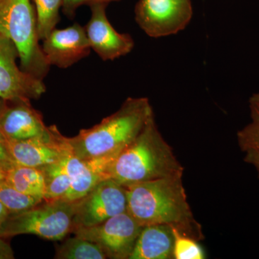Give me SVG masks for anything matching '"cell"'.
Instances as JSON below:
<instances>
[{
    "instance_id": "3",
    "label": "cell",
    "mask_w": 259,
    "mask_h": 259,
    "mask_svg": "<svg viewBox=\"0 0 259 259\" xmlns=\"http://www.w3.org/2000/svg\"><path fill=\"white\" fill-rule=\"evenodd\" d=\"M153 116L148 98L129 97L118 110L93 127L81 130L74 137L68 138V141L75 154L81 159L114 160L139 136Z\"/></svg>"
},
{
    "instance_id": "12",
    "label": "cell",
    "mask_w": 259,
    "mask_h": 259,
    "mask_svg": "<svg viewBox=\"0 0 259 259\" xmlns=\"http://www.w3.org/2000/svg\"><path fill=\"white\" fill-rule=\"evenodd\" d=\"M42 49L51 66L66 69L90 55L92 48L84 27L76 23L54 29L42 40Z\"/></svg>"
},
{
    "instance_id": "1",
    "label": "cell",
    "mask_w": 259,
    "mask_h": 259,
    "mask_svg": "<svg viewBox=\"0 0 259 259\" xmlns=\"http://www.w3.org/2000/svg\"><path fill=\"white\" fill-rule=\"evenodd\" d=\"M127 211L142 226L167 225L197 241L204 238L194 217L182 177H167L126 187Z\"/></svg>"
},
{
    "instance_id": "20",
    "label": "cell",
    "mask_w": 259,
    "mask_h": 259,
    "mask_svg": "<svg viewBox=\"0 0 259 259\" xmlns=\"http://www.w3.org/2000/svg\"><path fill=\"white\" fill-rule=\"evenodd\" d=\"M19 192L13 186L3 181L0 182V202L8 209L10 214L23 212L42 202Z\"/></svg>"
},
{
    "instance_id": "16",
    "label": "cell",
    "mask_w": 259,
    "mask_h": 259,
    "mask_svg": "<svg viewBox=\"0 0 259 259\" xmlns=\"http://www.w3.org/2000/svg\"><path fill=\"white\" fill-rule=\"evenodd\" d=\"M5 180L22 193L42 200L45 199V176L40 168L13 163L5 169Z\"/></svg>"
},
{
    "instance_id": "29",
    "label": "cell",
    "mask_w": 259,
    "mask_h": 259,
    "mask_svg": "<svg viewBox=\"0 0 259 259\" xmlns=\"http://www.w3.org/2000/svg\"><path fill=\"white\" fill-rule=\"evenodd\" d=\"M5 180V169L3 167L0 166V182H3Z\"/></svg>"
},
{
    "instance_id": "13",
    "label": "cell",
    "mask_w": 259,
    "mask_h": 259,
    "mask_svg": "<svg viewBox=\"0 0 259 259\" xmlns=\"http://www.w3.org/2000/svg\"><path fill=\"white\" fill-rule=\"evenodd\" d=\"M0 132L5 139L21 141L44 136L49 132L40 112L30 100L7 101L0 99Z\"/></svg>"
},
{
    "instance_id": "17",
    "label": "cell",
    "mask_w": 259,
    "mask_h": 259,
    "mask_svg": "<svg viewBox=\"0 0 259 259\" xmlns=\"http://www.w3.org/2000/svg\"><path fill=\"white\" fill-rule=\"evenodd\" d=\"M40 168L45 176L46 197L44 200L64 199L71 187V180L65 168L62 157L59 161Z\"/></svg>"
},
{
    "instance_id": "24",
    "label": "cell",
    "mask_w": 259,
    "mask_h": 259,
    "mask_svg": "<svg viewBox=\"0 0 259 259\" xmlns=\"http://www.w3.org/2000/svg\"><path fill=\"white\" fill-rule=\"evenodd\" d=\"M13 163L5 146L4 136L0 132V166L7 169Z\"/></svg>"
},
{
    "instance_id": "18",
    "label": "cell",
    "mask_w": 259,
    "mask_h": 259,
    "mask_svg": "<svg viewBox=\"0 0 259 259\" xmlns=\"http://www.w3.org/2000/svg\"><path fill=\"white\" fill-rule=\"evenodd\" d=\"M57 259H106L107 256L98 245L81 237L75 236L64 241L56 250Z\"/></svg>"
},
{
    "instance_id": "23",
    "label": "cell",
    "mask_w": 259,
    "mask_h": 259,
    "mask_svg": "<svg viewBox=\"0 0 259 259\" xmlns=\"http://www.w3.org/2000/svg\"><path fill=\"white\" fill-rule=\"evenodd\" d=\"M120 0H62L63 12L68 18H73L76 10L82 5H87L91 7L95 5H106Z\"/></svg>"
},
{
    "instance_id": "7",
    "label": "cell",
    "mask_w": 259,
    "mask_h": 259,
    "mask_svg": "<svg viewBox=\"0 0 259 259\" xmlns=\"http://www.w3.org/2000/svg\"><path fill=\"white\" fill-rule=\"evenodd\" d=\"M74 204L73 230L96 226L127 211L126 188L111 179H104L81 198L74 201Z\"/></svg>"
},
{
    "instance_id": "19",
    "label": "cell",
    "mask_w": 259,
    "mask_h": 259,
    "mask_svg": "<svg viewBox=\"0 0 259 259\" xmlns=\"http://www.w3.org/2000/svg\"><path fill=\"white\" fill-rule=\"evenodd\" d=\"M36 15L37 31L40 40H44L60 21L62 0H31Z\"/></svg>"
},
{
    "instance_id": "8",
    "label": "cell",
    "mask_w": 259,
    "mask_h": 259,
    "mask_svg": "<svg viewBox=\"0 0 259 259\" xmlns=\"http://www.w3.org/2000/svg\"><path fill=\"white\" fill-rule=\"evenodd\" d=\"M192 15L191 0H139L135 9L140 28L155 38L182 31L190 23Z\"/></svg>"
},
{
    "instance_id": "9",
    "label": "cell",
    "mask_w": 259,
    "mask_h": 259,
    "mask_svg": "<svg viewBox=\"0 0 259 259\" xmlns=\"http://www.w3.org/2000/svg\"><path fill=\"white\" fill-rule=\"evenodd\" d=\"M18 58L15 44L0 32V99L7 101L37 100L47 91L44 80L19 67Z\"/></svg>"
},
{
    "instance_id": "6",
    "label": "cell",
    "mask_w": 259,
    "mask_h": 259,
    "mask_svg": "<svg viewBox=\"0 0 259 259\" xmlns=\"http://www.w3.org/2000/svg\"><path fill=\"white\" fill-rule=\"evenodd\" d=\"M143 226L127 211L96 226L75 228V236L98 245L107 258L129 259Z\"/></svg>"
},
{
    "instance_id": "5",
    "label": "cell",
    "mask_w": 259,
    "mask_h": 259,
    "mask_svg": "<svg viewBox=\"0 0 259 259\" xmlns=\"http://www.w3.org/2000/svg\"><path fill=\"white\" fill-rule=\"evenodd\" d=\"M74 213V202L63 199L44 200L23 212L10 214L0 237L30 234L49 241H60L72 233Z\"/></svg>"
},
{
    "instance_id": "22",
    "label": "cell",
    "mask_w": 259,
    "mask_h": 259,
    "mask_svg": "<svg viewBox=\"0 0 259 259\" xmlns=\"http://www.w3.org/2000/svg\"><path fill=\"white\" fill-rule=\"evenodd\" d=\"M174 259H204L205 253L198 241L181 233L174 228Z\"/></svg>"
},
{
    "instance_id": "10",
    "label": "cell",
    "mask_w": 259,
    "mask_h": 259,
    "mask_svg": "<svg viewBox=\"0 0 259 259\" xmlns=\"http://www.w3.org/2000/svg\"><path fill=\"white\" fill-rule=\"evenodd\" d=\"M106 5L90 7L91 17L84 26L90 47L103 61H113L128 54L134 48L131 35L112 27L106 14Z\"/></svg>"
},
{
    "instance_id": "28",
    "label": "cell",
    "mask_w": 259,
    "mask_h": 259,
    "mask_svg": "<svg viewBox=\"0 0 259 259\" xmlns=\"http://www.w3.org/2000/svg\"><path fill=\"white\" fill-rule=\"evenodd\" d=\"M249 102L250 103L259 105V93L253 94L250 98Z\"/></svg>"
},
{
    "instance_id": "21",
    "label": "cell",
    "mask_w": 259,
    "mask_h": 259,
    "mask_svg": "<svg viewBox=\"0 0 259 259\" xmlns=\"http://www.w3.org/2000/svg\"><path fill=\"white\" fill-rule=\"evenodd\" d=\"M250 122L237 134L238 146L243 152L259 151V105L250 103Z\"/></svg>"
},
{
    "instance_id": "14",
    "label": "cell",
    "mask_w": 259,
    "mask_h": 259,
    "mask_svg": "<svg viewBox=\"0 0 259 259\" xmlns=\"http://www.w3.org/2000/svg\"><path fill=\"white\" fill-rule=\"evenodd\" d=\"M62 160L65 168L71 180L69 192L63 199L74 202L88 193L103 177L95 169L90 161L78 157L65 137Z\"/></svg>"
},
{
    "instance_id": "27",
    "label": "cell",
    "mask_w": 259,
    "mask_h": 259,
    "mask_svg": "<svg viewBox=\"0 0 259 259\" xmlns=\"http://www.w3.org/2000/svg\"><path fill=\"white\" fill-rule=\"evenodd\" d=\"M10 214V213L8 209L0 202V235H1L5 222L9 217Z\"/></svg>"
},
{
    "instance_id": "15",
    "label": "cell",
    "mask_w": 259,
    "mask_h": 259,
    "mask_svg": "<svg viewBox=\"0 0 259 259\" xmlns=\"http://www.w3.org/2000/svg\"><path fill=\"white\" fill-rule=\"evenodd\" d=\"M175 234L172 227L143 226L129 259H174Z\"/></svg>"
},
{
    "instance_id": "4",
    "label": "cell",
    "mask_w": 259,
    "mask_h": 259,
    "mask_svg": "<svg viewBox=\"0 0 259 259\" xmlns=\"http://www.w3.org/2000/svg\"><path fill=\"white\" fill-rule=\"evenodd\" d=\"M0 32L15 44L20 68L37 79H45L51 66L40 45L31 0H0Z\"/></svg>"
},
{
    "instance_id": "11",
    "label": "cell",
    "mask_w": 259,
    "mask_h": 259,
    "mask_svg": "<svg viewBox=\"0 0 259 259\" xmlns=\"http://www.w3.org/2000/svg\"><path fill=\"white\" fill-rule=\"evenodd\" d=\"M65 137L56 125L49 127L44 136L13 141L5 139L12 161L22 166L42 168L62 157Z\"/></svg>"
},
{
    "instance_id": "26",
    "label": "cell",
    "mask_w": 259,
    "mask_h": 259,
    "mask_svg": "<svg viewBox=\"0 0 259 259\" xmlns=\"http://www.w3.org/2000/svg\"><path fill=\"white\" fill-rule=\"evenodd\" d=\"M244 161L248 164L254 167L259 177V151L258 150H248L245 151Z\"/></svg>"
},
{
    "instance_id": "2",
    "label": "cell",
    "mask_w": 259,
    "mask_h": 259,
    "mask_svg": "<svg viewBox=\"0 0 259 259\" xmlns=\"http://www.w3.org/2000/svg\"><path fill=\"white\" fill-rule=\"evenodd\" d=\"M184 170L153 116L134 141L111 162L105 179H111L126 188L148 181L182 177Z\"/></svg>"
},
{
    "instance_id": "25",
    "label": "cell",
    "mask_w": 259,
    "mask_h": 259,
    "mask_svg": "<svg viewBox=\"0 0 259 259\" xmlns=\"http://www.w3.org/2000/svg\"><path fill=\"white\" fill-rule=\"evenodd\" d=\"M6 238L0 237V259L15 258L14 252Z\"/></svg>"
}]
</instances>
